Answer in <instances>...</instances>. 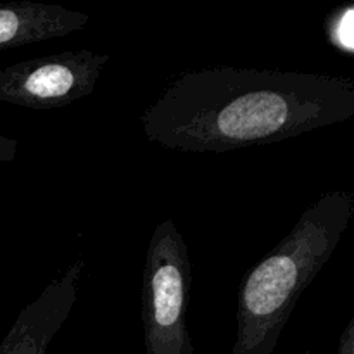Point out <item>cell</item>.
<instances>
[{"instance_id":"obj_8","label":"cell","mask_w":354,"mask_h":354,"mask_svg":"<svg viewBox=\"0 0 354 354\" xmlns=\"http://www.w3.org/2000/svg\"><path fill=\"white\" fill-rule=\"evenodd\" d=\"M337 354H354V318H349L344 332L341 334Z\"/></svg>"},{"instance_id":"obj_5","label":"cell","mask_w":354,"mask_h":354,"mask_svg":"<svg viewBox=\"0 0 354 354\" xmlns=\"http://www.w3.org/2000/svg\"><path fill=\"white\" fill-rule=\"evenodd\" d=\"M85 261L71 263L64 272L17 315L16 322L0 342V354H48L52 341L68 320L78 301V282Z\"/></svg>"},{"instance_id":"obj_9","label":"cell","mask_w":354,"mask_h":354,"mask_svg":"<svg viewBox=\"0 0 354 354\" xmlns=\"http://www.w3.org/2000/svg\"><path fill=\"white\" fill-rule=\"evenodd\" d=\"M17 140L0 135V162H10L16 159Z\"/></svg>"},{"instance_id":"obj_10","label":"cell","mask_w":354,"mask_h":354,"mask_svg":"<svg viewBox=\"0 0 354 354\" xmlns=\"http://www.w3.org/2000/svg\"><path fill=\"white\" fill-rule=\"evenodd\" d=\"M303 354H313V353H311V349H306V351H304Z\"/></svg>"},{"instance_id":"obj_4","label":"cell","mask_w":354,"mask_h":354,"mask_svg":"<svg viewBox=\"0 0 354 354\" xmlns=\"http://www.w3.org/2000/svg\"><path fill=\"white\" fill-rule=\"evenodd\" d=\"M107 54L68 50L0 69V100L33 111L57 109L93 92Z\"/></svg>"},{"instance_id":"obj_1","label":"cell","mask_w":354,"mask_h":354,"mask_svg":"<svg viewBox=\"0 0 354 354\" xmlns=\"http://www.w3.org/2000/svg\"><path fill=\"white\" fill-rule=\"evenodd\" d=\"M354 116V80L216 66L180 75L140 123L149 142L182 152L273 144Z\"/></svg>"},{"instance_id":"obj_7","label":"cell","mask_w":354,"mask_h":354,"mask_svg":"<svg viewBox=\"0 0 354 354\" xmlns=\"http://www.w3.org/2000/svg\"><path fill=\"white\" fill-rule=\"evenodd\" d=\"M325 35L328 41L344 52L346 55H353V6L346 3L344 7H339L332 16L325 21Z\"/></svg>"},{"instance_id":"obj_2","label":"cell","mask_w":354,"mask_h":354,"mask_svg":"<svg viewBox=\"0 0 354 354\" xmlns=\"http://www.w3.org/2000/svg\"><path fill=\"white\" fill-rule=\"evenodd\" d=\"M354 216L351 190H330L311 204L292 230L242 279L237 335L230 354H273L311 282L337 249Z\"/></svg>"},{"instance_id":"obj_6","label":"cell","mask_w":354,"mask_h":354,"mask_svg":"<svg viewBox=\"0 0 354 354\" xmlns=\"http://www.w3.org/2000/svg\"><path fill=\"white\" fill-rule=\"evenodd\" d=\"M90 16L57 3L16 0L0 6V50L66 37L83 30Z\"/></svg>"},{"instance_id":"obj_3","label":"cell","mask_w":354,"mask_h":354,"mask_svg":"<svg viewBox=\"0 0 354 354\" xmlns=\"http://www.w3.org/2000/svg\"><path fill=\"white\" fill-rule=\"evenodd\" d=\"M192 266L189 248L173 220L151 235L142 273L145 354H194L189 332Z\"/></svg>"}]
</instances>
